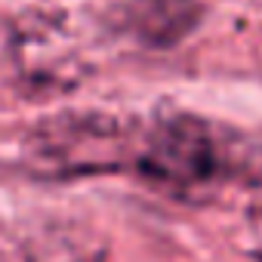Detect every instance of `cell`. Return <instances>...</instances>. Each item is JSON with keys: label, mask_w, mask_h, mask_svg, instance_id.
<instances>
[{"label": "cell", "mask_w": 262, "mask_h": 262, "mask_svg": "<svg viewBox=\"0 0 262 262\" xmlns=\"http://www.w3.org/2000/svg\"><path fill=\"white\" fill-rule=\"evenodd\" d=\"M250 225H253V234H256V250H262V198L250 210Z\"/></svg>", "instance_id": "cell-4"}, {"label": "cell", "mask_w": 262, "mask_h": 262, "mask_svg": "<svg viewBox=\"0 0 262 262\" xmlns=\"http://www.w3.org/2000/svg\"><path fill=\"white\" fill-rule=\"evenodd\" d=\"M133 167L155 188L201 201L262 170V151L241 133L198 114H167L136 142Z\"/></svg>", "instance_id": "cell-1"}, {"label": "cell", "mask_w": 262, "mask_h": 262, "mask_svg": "<svg viewBox=\"0 0 262 262\" xmlns=\"http://www.w3.org/2000/svg\"><path fill=\"white\" fill-rule=\"evenodd\" d=\"M136 142L105 114H62L43 120L25 142V161L37 176L71 179L111 173L133 164Z\"/></svg>", "instance_id": "cell-2"}, {"label": "cell", "mask_w": 262, "mask_h": 262, "mask_svg": "<svg viewBox=\"0 0 262 262\" xmlns=\"http://www.w3.org/2000/svg\"><path fill=\"white\" fill-rule=\"evenodd\" d=\"M201 22L198 0H126L114 10V25L142 47H173Z\"/></svg>", "instance_id": "cell-3"}]
</instances>
